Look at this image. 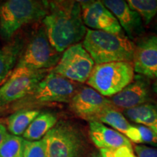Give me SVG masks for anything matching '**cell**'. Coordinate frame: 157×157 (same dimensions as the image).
I'll return each instance as SVG.
<instances>
[{
	"instance_id": "1",
	"label": "cell",
	"mask_w": 157,
	"mask_h": 157,
	"mask_svg": "<svg viewBox=\"0 0 157 157\" xmlns=\"http://www.w3.org/2000/svg\"><path fill=\"white\" fill-rule=\"evenodd\" d=\"M42 22L50 43L59 53L78 44L87 32L77 1L48 2V13Z\"/></svg>"
},
{
	"instance_id": "2",
	"label": "cell",
	"mask_w": 157,
	"mask_h": 157,
	"mask_svg": "<svg viewBox=\"0 0 157 157\" xmlns=\"http://www.w3.org/2000/svg\"><path fill=\"white\" fill-rule=\"evenodd\" d=\"M76 91L75 82L50 71L28 95L12 104L0 114L33 109L50 103H69Z\"/></svg>"
},
{
	"instance_id": "3",
	"label": "cell",
	"mask_w": 157,
	"mask_h": 157,
	"mask_svg": "<svg viewBox=\"0 0 157 157\" xmlns=\"http://www.w3.org/2000/svg\"><path fill=\"white\" fill-rule=\"evenodd\" d=\"M84 48L95 64L111 62H132L135 45L128 37L105 31L87 29Z\"/></svg>"
},
{
	"instance_id": "4",
	"label": "cell",
	"mask_w": 157,
	"mask_h": 157,
	"mask_svg": "<svg viewBox=\"0 0 157 157\" xmlns=\"http://www.w3.org/2000/svg\"><path fill=\"white\" fill-rule=\"evenodd\" d=\"M48 13V2L9 0L0 5V35L10 41L23 25L43 19Z\"/></svg>"
},
{
	"instance_id": "5",
	"label": "cell",
	"mask_w": 157,
	"mask_h": 157,
	"mask_svg": "<svg viewBox=\"0 0 157 157\" xmlns=\"http://www.w3.org/2000/svg\"><path fill=\"white\" fill-rule=\"evenodd\" d=\"M132 62H111L95 64L87 84L104 97H112L133 81Z\"/></svg>"
},
{
	"instance_id": "6",
	"label": "cell",
	"mask_w": 157,
	"mask_h": 157,
	"mask_svg": "<svg viewBox=\"0 0 157 157\" xmlns=\"http://www.w3.org/2000/svg\"><path fill=\"white\" fill-rule=\"evenodd\" d=\"M42 139L46 157H79L83 150L79 131L68 121H58Z\"/></svg>"
},
{
	"instance_id": "7",
	"label": "cell",
	"mask_w": 157,
	"mask_h": 157,
	"mask_svg": "<svg viewBox=\"0 0 157 157\" xmlns=\"http://www.w3.org/2000/svg\"><path fill=\"white\" fill-rule=\"evenodd\" d=\"M60 58V53L51 45L44 28L41 27L23 50L15 67L51 70L58 64Z\"/></svg>"
},
{
	"instance_id": "8",
	"label": "cell",
	"mask_w": 157,
	"mask_h": 157,
	"mask_svg": "<svg viewBox=\"0 0 157 157\" xmlns=\"http://www.w3.org/2000/svg\"><path fill=\"white\" fill-rule=\"evenodd\" d=\"M50 71L15 67L0 87V113L28 95Z\"/></svg>"
},
{
	"instance_id": "9",
	"label": "cell",
	"mask_w": 157,
	"mask_h": 157,
	"mask_svg": "<svg viewBox=\"0 0 157 157\" xmlns=\"http://www.w3.org/2000/svg\"><path fill=\"white\" fill-rule=\"evenodd\" d=\"M95 63L82 44H76L66 49L55 67L51 69L74 82H87Z\"/></svg>"
},
{
	"instance_id": "10",
	"label": "cell",
	"mask_w": 157,
	"mask_h": 157,
	"mask_svg": "<svg viewBox=\"0 0 157 157\" xmlns=\"http://www.w3.org/2000/svg\"><path fill=\"white\" fill-rule=\"evenodd\" d=\"M69 103L71 109L75 114L89 121L106 110L116 109L110 99L89 87L77 90Z\"/></svg>"
},
{
	"instance_id": "11",
	"label": "cell",
	"mask_w": 157,
	"mask_h": 157,
	"mask_svg": "<svg viewBox=\"0 0 157 157\" xmlns=\"http://www.w3.org/2000/svg\"><path fill=\"white\" fill-rule=\"evenodd\" d=\"M79 3L84 24L90 29L114 34H123L117 19L102 1H81Z\"/></svg>"
},
{
	"instance_id": "12",
	"label": "cell",
	"mask_w": 157,
	"mask_h": 157,
	"mask_svg": "<svg viewBox=\"0 0 157 157\" xmlns=\"http://www.w3.org/2000/svg\"><path fill=\"white\" fill-rule=\"evenodd\" d=\"M134 71L146 77L157 78V36H148L135 45L132 60Z\"/></svg>"
},
{
	"instance_id": "13",
	"label": "cell",
	"mask_w": 157,
	"mask_h": 157,
	"mask_svg": "<svg viewBox=\"0 0 157 157\" xmlns=\"http://www.w3.org/2000/svg\"><path fill=\"white\" fill-rule=\"evenodd\" d=\"M148 98V82L143 76H137L121 91L111 97L110 101L117 109L126 111L146 103Z\"/></svg>"
},
{
	"instance_id": "14",
	"label": "cell",
	"mask_w": 157,
	"mask_h": 157,
	"mask_svg": "<svg viewBox=\"0 0 157 157\" xmlns=\"http://www.w3.org/2000/svg\"><path fill=\"white\" fill-rule=\"evenodd\" d=\"M117 19L118 22L131 41L143 31L142 18L122 0H104L102 2Z\"/></svg>"
},
{
	"instance_id": "15",
	"label": "cell",
	"mask_w": 157,
	"mask_h": 157,
	"mask_svg": "<svg viewBox=\"0 0 157 157\" xmlns=\"http://www.w3.org/2000/svg\"><path fill=\"white\" fill-rule=\"evenodd\" d=\"M89 126L90 137L101 150H115L121 147L132 148L131 141L115 129L98 121H90Z\"/></svg>"
},
{
	"instance_id": "16",
	"label": "cell",
	"mask_w": 157,
	"mask_h": 157,
	"mask_svg": "<svg viewBox=\"0 0 157 157\" xmlns=\"http://www.w3.org/2000/svg\"><path fill=\"white\" fill-rule=\"evenodd\" d=\"M91 121H98L109 124L115 130L127 137L131 142L137 144L140 143V135L136 126L131 125L119 110L116 109L106 110L96 116Z\"/></svg>"
},
{
	"instance_id": "17",
	"label": "cell",
	"mask_w": 157,
	"mask_h": 157,
	"mask_svg": "<svg viewBox=\"0 0 157 157\" xmlns=\"http://www.w3.org/2000/svg\"><path fill=\"white\" fill-rule=\"evenodd\" d=\"M24 48L22 39L15 38L0 48V87L15 69Z\"/></svg>"
},
{
	"instance_id": "18",
	"label": "cell",
	"mask_w": 157,
	"mask_h": 157,
	"mask_svg": "<svg viewBox=\"0 0 157 157\" xmlns=\"http://www.w3.org/2000/svg\"><path fill=\"white\" fill-rule=\"evenodd\" d=\"M58 122L56 115L51 112L40 113L30 124L23 134V138L29 141H36L44 137Z\"/></svg>"
},
{
	"instance_id": "19",
	"label": "cell",
	"mask_w": 157,
	"mask_h": 157,
	"mask_svg": "<svg viewBox=\"0 0 157 157\" xmlns=\"http://www.w3.org/2000/svg\"><path fill=\"white\" fill-rule=\"evenodd\" d=\"M124 114L137 124L148 127L157 134V105L146 103L124 111Z\"/></svg>"
},
{
	"instance_id": "20",
	"label": "cell",
	"mask_w": 157,
	"mask_h": 157,
	"mask_svg": "<svg viewBox=\"0 0 157 157\" xmlns=\"http://www.w3.org/2000/svg\"><path fill=\"white\" fill-rule=\"evenodd\" d=\"M39 113L40 111L36 109H22L15 111L7 117V129L10 134L15 136L23 135Z\"/></svg>"
},
{
	"instance_id": "21",
	"label": "cell",
	"mask_w": 157,
	"mask_h": 157,
	"mask_svg": "<svg viewBox=\"0 0 157 157\" xmlns=\"http://www.w3.org/2000/svg\"><path fill=\"white\" fill-rule=\"evenodd\" d=\"M25 140L9 133L0 146V157H23Z\"/></svg>"
},
{
	"instance_id": "22",
	"label": "cell",
	"mask_w": 157,
	"mask_h": 157,
	"mask_svg": "<svg viewBox=\"0 0 157 157\" xmlns=\"http://www.w3.org/2000/svg\"><path fill=\"white\" fill-rule=\"evenodd\" d=\"M127 3L146 24H148L157 13V0H128Z\"/></svg>"
},
{
	"instance_id": "23",
	"label": "cell",
	"mask_w": 157,
	"mask_h": 157,
	"mask_svg": "<svg viewBox=\"0 0 157 157\" xmlns=\"http://www.w3.org/2000/svg\"><path fill=\"white\" fill-rule=\"evenodd\" d=\"M23 157H46L43 139L36 141L25 140Z\"/></svg>"
},
{
	"instance_id": "24",
	"label": "cell",
	"mask_w": 157,
	"mask_h": 157,
	"mask_svg": "<svg viewBox=\"0 0 157 157\" xmlns=\"http://www.w3.org/2000/svg\"><path fill=\"white\" fill-rule=\"evenodd\" d=\"M140 135V143H147L154 146H157V134L148 127L143 125H135Z\"/></svg>"
},
{
	"instance_id": "25",
	"label": "cell",
	"mask_w": 157,
	"mask_h": 157,
	"mask_svg": "<svg viewBox=\"0 0 157 157\" xmlns=\"http://www.w3.org/2000/svg\"><path fill=\"white\" fill-rule=\"evenodd\" d=\"M100 154L102 157H137L132 148L128 147H121L115 150L102 149L100 151Z\"/></svg>"
},
{
	"instance_id": "26",
	"label": "cell",
	"mask_w": 157,
	"mask_h": 157,
	"mask_svg": "<svg viewBox=\"0 0 157 157\" xmlns=\"http://www.w3.org/2000/svg\"><path fill=\"white\" fill-rule=\"evenodd\" d=\"M137 157H157V148L144 145H137L135 146Z\"/></svg>"
},
{
	"instance_id": "27",
	"label": "cell",
	"mask_w": 157,
	"mask_h": 157,
	"mask_svg": "<svg viewBox=\"0 0 157 157\" xmlns=\"http://www.w3.org/2000/svg\"><path fill=\"white\" fill-rule=\"evenodd\" d=\"M9 132H7V129L5 125L0 123V146L2 145L4 141L6 140L8 136Z\"/></svg>"
},
{
	"instance_id": "28",
	"label": "cell",
	"mask_w": 157,
	"mask_h": 157,
	"mask_svg": "<svg viewBox=\"0 0 157 157\" xmlns=\"http://www.w3.org/2000/svg\"><path fill=\"white\" fill-rule=\"evenodd\" d=\"M153 90H154V93L157 95V79L154 83V85H153Z\"/></svg>"
},
{
	"instance_id": "29",
	"label": "cell",
	"mask_w": 157,
	"mask_h": 157,
	"mask_svg": "<svg viewBox=\"0 0 157 157\" xmlns=\"http://www.w3.org/2000/svg\"><path fill=\"white\" fill-rule=\"evenodd\" d=\"M91 157H102L101 156V154H93V156H92Z\"/></svg>"
}]
</instances>
